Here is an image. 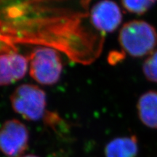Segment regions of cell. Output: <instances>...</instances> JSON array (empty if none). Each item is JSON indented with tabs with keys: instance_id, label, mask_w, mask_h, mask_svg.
<instances>
[{
	"instance_id": "ba28073f",
	"label": "cell",
	"mask_w": 157,
	"mask_h": 157,
	"mask_svg": "<svg viewBox=\"0 0 157 157\" xmlns=\"http://www.w3.org/2000/svg\"><path fill=\"white\" fill-rule=\"evenodd\" d=\"M137 110L139 119L145 126L157 129V91L150 90L141 95Z\"/></svg>"
},
{
	"instance_id": "9c48e42d",
	"label": "cell",
	"mask_w": 157,
	"mask_h": 157,
	"mask_svg": "<svg viewBox=\"0 0 157 157\" xmlns=\"http://www.w3.org/2000/svg\"><path fill=\"white\" fill-rule=\"evenodd\" d=\"M138 143L135 135L113 139L105 148V157H137Z\"/></svg>"
},
{
	"instance_id": "277c9868",
	"label": "cell",
	"mask_w": 157,
	"mask_h": 157,
	"mask_svg": "<svg viewBox=\"0 0 157 157\" xmlns=\"http://www.w3.org/2000/svg\"><path fill=\"white\" fill-rule=\"evenodd\" d=\"M31 78L42 85H53L60 77L63 62L60 52L48 47H36L28 56Z\"/></svg>"
},
{
	"instance_id": "8992f818",
	"label": "cell",
	"mask_w": 157,
	"mask_h": 157,
	"mask_svg": "<svg viewBox=\"0 0 157 157\" xmlns=\"http://www.w3.org/2000/svg\"><path fill=\"white\" fill-rule=\"evenodd\" d=\"M29 132L16 119L4 122L0 128V151L7 157H21L28 149Z\"/></svg>"
},
{
	"instance_id": "52a82bcc",
	"label": "cell",
	"mask_w": 157,
	"mask_h": 157,
	"mask_svg": "<svg viewBox=\"0 0 157 157\" xmlns=\"http://www.w3.org/2000/svg\"><path fill=\"white\" fill-rule=\"evenodd\" d=\"M122 19L121 10L113 0H101L90 8V23L96 31L104 34L117 30Z\"/></svg>"
},
{
	"instance_id": "6da1fadb",
	"label": "cell",
	"mask_w": 157,
	"mask_h": 157,
	"mask_svg": "<svg viewBox=\"0 0 157 157\" xmlns=\"http://www.w3.org/2000/svg\"><path fill=\"white\" fill-rule=\"evenodd\" d=\"M91 0H0V34L17 45L48 47L77 64L93 63L105 35L90 21Z\"/></svg>"
},
{
	"instance_id": "30bf717a",
	"label": "cell",
	"mask_w": 157,
	"mask_h": 157,
	"mask_svg": "<svg viewBox=\"0 0 157 157\" xmlns=\"http://www.w3.org/2000/svg\"><path fill=\"white\" fill-rule=\"evenodd\" d=\"M157 0H121L123 7L129 13L135 15H143L148 12Z\"/></svg>"
},
{
	"instance_id": "4fadbf2b",
	"label": "cell",
	"mask_w": 157,
	"mask_h": 157,
	"mask_svg": "<svg viewBox=\"0 0 157 157\" xmlns=\"http://www.w3.org/2000/svg\"><path fill=\"white\" fill-rule=\"evenodd\" d=\"M21 157H39V156H35V155L29 154V155H25V156H21Z\"/></svg>"
},
{
	"instance_id": "7c38bea8",
	"label": "cell",
	"mask_w": 157,
	"mask_h": 157,
	"mask_svg": "<svg viewBox=\"0 0 157 157\" xmlns=\"http://www.w3.org/2000/svg\"><path fill=\"white\" fill-rule=\"evenodd\" d=\"M124 53V52L123 51H121V52H111V53L109 55V57H108L109 63L110 64L113 65V64H117L119 62L121 61L122 59L125 57Z\"/></svg>"
},
{
	"instance_id": "5b68a950",
	"label": "cell",
	"mask_w": 157,
	"mask_h": 157,
	"mask_svg": "<svg viewBox=\"0 0 157 157\" xmlns=\"http://www.w3.org/2000/svg\"><path fill=\"white\" fill-rule=\"evenodd\" d=\"M11 39L0 34V86L22 79L29 70V58Z\"/></svg>"
},
{
	"instance_id": "8fae6325",
	"label": "cell",
	"mask_w": 157,
	"mask_h": 157,
	"mask_svg": "<svg viewBox=\"0 0 157 157\" xmlns=\"http://www.w3.org/2000/svg\"><path fill=\"white\" fill-rule=\"evenodd\" d=\"M143 72L148 81L157 83V49L147 56L144 60Z\"/></svg>"
},
{
	"instance_id": "7a4b0ae2",
	"label": "cell",
	"mask_w": 157,
	"mask_h": 157,
	"mask_svg": "<svg viewBox=\"0 0 157 157\" xmlns=\"http://www.w3.org/2000/svg\"><path fill=\"white\" fill-rule=\"evenodd\" d=\"M118 39L124 52L133 58H142L156 50L157 31L146 21L133 20L122 25Z\"/></svg>"
},
{
	"instance_id": "3957f363",
	"label": "cell",
	"mask_w": 157,
	"mask_h": 157,
	"mask_svg": "<svg viewBox=\"0 0 157 157\" xmlns=\"http://www.w3.org/2000/svg\"><path fill=\"white\" fill-rule=\"evenodd\" d=\"M10 103L13 111L25 120H45L50 113L47 110L46 93L33 84H22L15 88Z\"/></svg>"
}]
</instances>
